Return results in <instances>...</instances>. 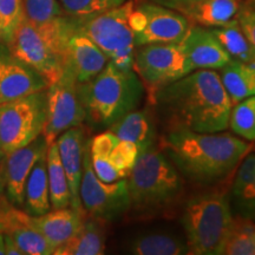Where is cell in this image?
<instances>
[{
  "label": "cell",
  "mask_w": 255,
  "mask_h": 255,
  "mask_svg": "<svg viewBox=\"0 0 255 255\" xmlns=\"http://www.w3.org/2000/svg\"><path fill=\"white\" fill-rule=\"evenodd\" d=\"M152 98L173 128L196 132H220L228 128L233 103L214 70H194Z\"/></svg>",
  "instance_id": "obj_1"
},
{
  "label": "cell",
  "mask_w": 255,
  "mask_h": 255,
  "mask_svg": "<svg viewBox=\"0 0 255 255\" xmlns=\"http://www.w3.org/2000/svg\"><path fill=\"white\" fill-rule=\"evenodd\" d=\"M163 148L178 171L189 180L213 183L238 167L250 150V144L231 133L173 128L163 138Z\"/></svg>",
  "instance_id": "obj_2"
},
{
  "label": "cell",
  "mask_w": 255,
  "mask_h": 255,
  "mask_svg": "<svg viewBox=\"0 0 255 255\" xmlns=\"http://www.w3.org/2000/svg\"><path fill=\"white\" fill-rule=\"evenodd\" d=\"M130 210L141 218H154L175 208L183 195L180 171L167 154L155 146L138 155L127 177Z\"/></svg>",
  "instance_id": "obj_3"
},
{
  "label": "cell",
  "mask_w": 255,
  "mask_h": 255,
  "mask_svg": "<svg viewBox=\"0 0 255 255\" xmlns=\"http://www.w3.org/2000/svg\"><path fill=\"white\" fill-rule=\"evenodd\" d=\"M143 92V83L133 70H121L111 62L90 81L78 83L85 120L97 128H110L136 110Z\"/></svg>",
  "instance_id": "obj_4"
},
{
  "label": "cell",
  "mask_w": 255,
  "mask_h": 255,
  "mask_svg": "<svg viewBox=\"0 0 255 255\" xmlns=\"http://www.w3.org/2000/svg\"><path fill=\"white\" fill-rule=\"evenodd\" d=\"M233 218L228 197L221 191L188 200L182 215L188 254L220 255Z\"/></svg>",
  "instance_id": "obj_5"
},
{
  "label": "cell",
  "mask_w": 255,
  "mask_h": 255,
  "mask_svg": "<svg viewBox=\"0 0 255 255\" xmlns=\"http://www.w3.org/2000/svg\"><path fill=\"white\" fill-rule=\"evenodd\" d=\"M133 1H124L116 7L87 18H77L79 27L103 51L109 62L121 70H133L135 37L128 23Z\"/></svg>",
  "instance_id": "obj_6"
},
{
  "label": "cell",
  "mask_w": 255,
  "mask_h": 255,
  "mask_svg": "<svg viewBox=\"0 0 255 255\" xmlns=\"http://www.w3.org/2000/svg\"><path fill=\"white\" fill-rule=\"evenodd\" d=\"M47 115L46 90L0 104V143L5 154L43 133Z\"/></svg>",
  "instance_id": "obj_7"
},
{
  "label": "cell",
  "mask_w": 255,
  "mask_h": 255,
  "mask_svg": "<svg viewBox=\"0 0 255 255\" xmlns=\"http://www.w3.org/2000/svg\"><path fill=\"white\" fill-rule=\"evenodd\" d=\"M79 197L87 215L102 220L103 222L120 219L130 210V194L127 177L115 182L101 181L92 168L89 143L83 158Z\"/></svg>",
  "instance_id": "obj_8"
},
{
  "label": "cell",
  "mask_w": 255,
  "mask_h": 255,
  "mask_svg": "<svg viewBox=\"0 0 255 255\" xmlns=\"http://www.w3.org/2000/svg\"><path fill=\"white\" fill-rule=\"evenodd\" d=\"M133 69L151 97L162 88L193 72L181 44H146L136 52Z\"/></svg>",
  "instance_id": "obj_9"
},
{
  "label": "cell",
  "mask_w": 255,
  "mask_h": 255,
  "mask_svg": "<svg viewBox=\"0 0 255 255\" xmlns=\"http://www.w3.org/2000/svg\"><path fill=\"white\" fill-rule=\"evenodd\" d=\"M47 115L43 135L47 144L60 133L79 127L85 121V110L79 98L78 82L69 66H65L58 81L47 87Z\"/></svg>",
  "instance_id": "obj_10"
},
{
  "label": "cell",
  "mask_w": 255,
  "mask_h": 255,
  "mask_svg": "<svg viewBox=\"0 0 255 255\" xmlns=\"http://www.w3.org/2000/svg\"><path fill=\"white\" fill-rule=\"evenodd\" d=\"M7 46L15 57L36 70L49 85L63 75L65 65L62 58L26 15L15 32L13 41Z\"/></svg>",
  "instance_id": "obj_11"
},
{
  "label": "cell",
  "mask_w": 255,
  "mask_h": 255,
  "mask_svg": "<svg viewBox=\"0 0 255 255\" xmlns=\"http://www.w3.org/2000/svg\"><path fill=\"white\" fill-rule=\"evenodd\" d=\"M63 59L78 83H85L97 76L109 59L104 52L79 27L77 18L66 15L63 40Z\"/></svg>",
  "instance_id": "obj_12"
},
{
  "label": "cell",
  "mask_w": 255,
  "mask_h": 255,
  "mask_svg": "<svg viewBox=\"0 0 255 255\" xmlns=\"http://www.w3.org/2000/svg\"><path fill=\"white\" fill-rule=\"evenodd\" d=\"M139 8L146 17L145 27L133 34L137 46L146 44H180L190 27V21L173 8L156 2H143Z\"/></svg>",
  "instance_id": "obj_13"
},
{
  "label": "cell",
  "mask_w": 255,
  "mask_h": 255,
  "mask_svg": "<svg viewBox=\"0 0 255 255\" xmlns=\"http://www.w3.org/2000/svg\"><path fill=\"white\" fill-rule=\"evenodd\" d=\"M49 84L36 70L15 57L6 44L0 43V104L34 92Z\"/></svg>",
  "instance_id": "obj_14"
},
{
  "label": "cell",
  "mask_w": 255,
  "mask_h": 255,
  "mask_svg": "<svg viewBox=\"0 0 255 255\" xmlns=\"http://www.w3.org/2000/svg\"><path fill=\"white\" fill-rule=\"evenodd\" d=\"M47 148L49 144L45 137L40 135L28 144L6 154L4 170L1 173L6 194L13 205L23 206L27 178L38 159L47 152Z\"/></svg>",
  "instance_id": "obj_15"
},
{
  "label": "cell",
  "mask_w": 255,
  "mask_h": 255,
  "mask_svg": "<svg viewBox=\"0 0 255 255\" xmlns=\"http://www.w3.org/2000/svg\"><path fill=\"white\" fill-rule=\"evenodd\" d=\"M180 44L193 70H220L232 60L209 27L190 25Z\"/></svg>",
  "instance_id": "obj_16"
},
{
  "label": "cell",
  "mask_w": 255,
  "mask_h": 255,
  "mask_svg": "<svg viewBox=\"0 0 255 255\" xmlns=\"http://www.w3.org/2000/svg\"><path fill=\"white\" fill-rule=\"evenodd\" d=\"M58 145L60 161L68 177L70 195H71V208L77 210L83 215L87 213L83 209L81 197H79V188L83 175V158L87 148L85 144L84 131L81 127H75L60 133L56 139Z\"/></svg>",
  "instance_id": "obj_17"
},
{
  "label": "cell",
  "mask_w": 255,
  "mask_h": 255,
  "mask_svg": "<svg viewBox=\"0 0 255 255\" xmlns=\"http://www.w3.org/2000/svg\"><path fill=\"white\" fill-rule=\"evenodd\" d=\"M4 232L18 245L24 255H52L55 247L27 221V213L8 205H0Z\"/></svg>",
  "instance_id": "obj_18"
},
{
  "label": "cell",
  "mask_w": 255,
  "mask_h": 255,
  "mask_svg": "<svg viewBox=\"0 0 255 255\" xmlns=\"http://www.w3.org/2000/svg\"><path fill=\"white\" fill-rule=\"evenodd\" d=\"M85 216L87 215L81 214L71 207H66L62 209H51L43 215L27 214V221L56 250L76 234Z\"/></svg>",
  "instance_id": "obj_19"
},
{
  "label": "cell",
  "mask_w": 255,
  "mask_h": 255,
  "mask_svg": "<svg viewBox=\"0 0 255 255\" xmlns=\"http://www.w3.org/2000/svg\"><path fill=\"white\" fill-rule=\"evenodd\" d=\"M241 9L239 0H197L175 11L183 14L190 23L203 27H221L238 19Z\"/></svg>",
  "instance_id": "obj_20"
},
{
  "label": "cell",
  "mask_w": 255,
  "mask_h": 255,
  "mask_svg": "<svg viewBox=\"0 0 255 255\" xmlns=\"http://www.w3.org/2000/svg\"><path fill=\"white\" fill-rule=\"evenodd\" d=\"M121 141L133 143L139 154L152 148L156 130L150 114L146 110H132L109 128Z\"/></svg>",
  "instance_id": "obj_21"
},
{
  "label": "cell",
  "mask_w": 255,
  "mask_h": 255,
  "mask_svg": "<svg viewBox=\"0 0 255 255\" xmlns=\"http://www.w3.org/2000/svg\"><path fill=\"white\" fill-rule=\"evenodd\" d=\"M102 220L85 216L73 237L55 250V255H102L105 253V233Z\"/></svg>",
  "instance_id": "obj_22"
},
{
  "label": "cell",
  "mask_w": 255,
  "mask_h": 255,
  "mask_svg": "<svg viewBox=\"0 0 255 255\" xmlns=\"http://www.w3.org/2000/svg\"><path fill=\"white\" fill-rule=\"evenodd\" d=\"M23 206L30 215H43L51 210L46 154L38 159L27 178Z\"/></svg>",
  "instance_id": "obj_23"
},
{
  "label": "cell",
  "mask_w": 255,
  "mask_h": 255,
  "mask_svg": "<svg viewBox=\"0 0 255 255\" xmlns=\"http://www.w3.org/2000/svg\"><path fill=\"white\" fill-rule=\"evenodd\" d=\"M220 70V79L233 105L255 95V71L248 63L232 59Z\"/></svg>",
  "instance_id": "obj_24"
},
{
  "label": "cell",
  "mask_w": 255,
  "mask_h": 255,
  "mask_svg": "<svg viewBox=\"0 0 255 255\" xmlns=\"http://www.w3.org/2000/svg\"><path fill=\"white\" fill-rule=\"evenodd\" d=\"M128 251L136 255L188 254L186 241L170 233H148L137 235L129 242Z\"/></svg>",
  "instance_id": "obj_25"
},
{
  "label": "cell",
  "mask_w": 255,
  "mask_h": 255,
  "mask_svg": "<svg viewBox=\"0 0 255 255\" xmlns=\"http://www.w3.org/2000/svg\"><path fill=\"white\" fill-rule=\"evenodd\" d=\"M47 178H49L51 209H62L71 206L68 177L60 161L57 142H52L46 152Z\"/></svg>",
  "instance_id": "obj_26"
},
{
  "label": "cell",
  "mask_w": 255,
  "mask_h": 255,
  "mask_svg": "<svg viewBox=\"0 0 255 255\" xmlns=\"http://www.w3.org/2000/svg\"><path fill=\"white\" fill-rule=\"evenodd\" d=\"M220 255H255V223L239 215L233 218Z\"/></svg>",
  "instance_id": "obj_27"
},
{
  "label": "cell",
  "mask_w": 255,
  "mask_h": 255,
  "mask_svg": "<svg viewBox=\"0 0 255 255\" xmlns=\"http://www.w3.org/2000/svg\"><path fill=\"white\" fill-rule=\"evenodd\" d=\"M210 31L218 38V40L225 47L233 60L242 63H250L255 60V47L252 45L246 34L244 33L238 19L225 26L212 27Z\"/></svg>",
  "instance_id": "obj_28"
},
{
  "label": "cell",
  "mask_w": 255,
  "mask_h": 255,
  "mask_svg": "<svg viewBox=\"0 0 255 255\" xmlns=\"http://www.w3.org/2000/svg\"><path fill=\"white\" fill-rule=\"evenodd\" d=\"M228 126L238 136L255 141V95L233 105Z\"/></svg>",
  "instance_id": "obj_29"
},
{
  "label": "cell",
  "mask_w": 255,
  "mask_h": 255,
  "mask_svg": "<svg viewBox=\"0 0 255 255\" xmlns=\"http://www.w3.org/2000/svg\"><path fill=\"white\" fill-rule=\"evenodd\" d=\"M25 18L23 0H0V43L9 45Z\"/></svg>",
  "instance_id": "obj_30"
},
{
  "label": "cell",
  "mask_w": 255,
  "mask_h": 255,
  "mask_svg": "<svg viewBox=\"0 0 255 255\" xmlns=\"http://www.w3.org/2000/svg\"><path fill=\"white\" fill-rule=\"evenodd\" d=\"M25 15L37 27H44L64 14L58 0H23Z\"/></svg>",
  "instance_id": "obj_31"
},
{
  "label": "cell",
  "mask_w": 255,
  "mask_h": 255,
  "mask_svg": "<svg viewBox=\"0 0 255 255\" xmlns=\"http://www.w3.org/2000/svg\"><path fill=\"white\" fill-rule=\"evenodd\" d=\"M64 13L73 18H87L123 4L126 0H58Z\"/></svg>",
  "instance_id": "obj_32"
},
{
  "label": "cell",
  "mask_w": 255,
  "mask_h": 255,
  "mask_svg": "<svg viewBox=\"0 0 255 255\" xmlns=\"http://www.w3.org/2000/svg\"><path fill=\"white\" fill-rule=\"evenodd\" d=\"M138 149L133 143L120 139V142L111 151L109 159L111 163L121 171L123 177H128L138 158Z\"/></svg>",
  "instance_id": "obj_33"
},
{
  "label": "cell",
  "mask_w": 255,
  "mask_h": 255,
  "mask_svg": "<svg viewBox=\"0 0 255 255\" xmlns=\"http://www.w3.org/2000/svg\"><path fill=\"white\" fill-rule=\"evenodd\" d=\"M120 142V138L111 130L101 132L95 136L92 141L89 143V150L91 156H101V157H109L113 149Z\"/></svg>",
  "instance_id": "obj_34"
},
{
  "label": "cell",
  "mask_w": 255,
  "mask_h": 255,
  "mask_svg": "<svg viewBox=\"0 0 255 255\" xmlns=\"http://www.w3.org/2000/svg\"><path fill=\"white\" fill-rule=\"evenodd\" d=\"M255 176V154L248 155L239 168L232 187L233 197H235L246 188Z\"/></svg>",
  "instance_id": "obj_35"
},
{
  "label": "cell",
  "mask_w": 255,
  "mask_h": 255,
  "mask_svg": "<svg viewBox=\"0 0 255 255\" xmlns=\"http://www.w3.org/2000/svg\"><path fill=\"white\" fill-rule=\"evenodd\" d=\"M91 164L94 171L103 182H115L123 177L121 171L115 165L111 163L109 157H101V156H91Z\"/></svg>",
  "instance_id": "obj_36"
},
{
  "label": "cell",
  "mask_w": 255,
  "mask_h": 255,
  "mask_svg": "<svg viewBox=\"0 0 255 255\" xmlns=\"http://www.w3.org/2000/svg\"><path fill=\"white\" fill-rule=\"evenodd\" d=\"M234 200L240 215L252 220L255 219V176Z\"/></svg>",
  "instance_id": "obj_37"
},
{
  "label": "cell",
  "mask_w": 255,
  "mask_h": 255,
  "mask_svg": "<svg viewBox=\"0 0 255 255\" xmlns=\"http://www.w3.org/2000/svg\"><path fill=\"white\" fill-rule=\"evenodd\" d=\"M238 21L248 40L255 47V9L248 6L241 7L238 14Z\"/></svg>",
  "instance_id": "obj_38"
},
{
  "label": "cell",
  "mask_w": 255,
  "mask_h": 255,
  "mask_svg": "<svg viewBox=\"0 0 255 255\" xmlns=\"http://www.w3.org/2000/svg\"><path fill=\"white\" fill-rule=\"evenodd\" d=\"M4 242H5V254L6 255H24L20 248L15 241L9 237L8 234L4 233Z\"/></svg>",
  "instance_id": "obj_39"
},
{
  "label": "cell",
  "mask_w": 255,
  "mask_h": 255,
  "mask_svg": "<svg viewBox=\"0 0 255 255\" xmlns=\"http://www.w3.org/2000/svg\"><path fill=\"white\" fill-rule=\"evenodd\" d=\"M152 2H156V4L165 6V7L177 9L181 6L190 4V2L197 1V0H151Z\"/></svg>",
  "instance_id": "obj_40"
},
{
  "label": "cell",
  "mask_w": 255,
  "mask_h": 255,
  "mask_svg": "<svg viewBox=\"0 0 255 255\" xmlns=\"http://www.w3.org/2000/svg\"><path fill=\"white\" fill-rule=\"evenodd\" d=\"M0 255H6V254H5L4 233H0Z\"/></svg>",
  "instance_id": "obj_41"
},
{
  "label": "cell",
  "mask_w": 255,
  "mask_h": 255,
  "mask_svg": "<svg viewBox=\"0 0 255 255\" xmlns=\"http://www.w3.org/2000/svg\"><path fill=\"white\" fill-rule=\"evenodd\" d=\"M5 190V183H4V177H2V173H0V195H2Z\"/></svg>",
  "instance_id": "obj_42"
},
{
  "label": "cell",
  "mask_w": 255,
  "mask_h": 255,
  "mask_svg": "<svg viewBox=\"0 0 255 255\" xmlns=\"http://www.w3.org/2000/svg\"><path fill=\"white\" fill-rule=\"evenodd\" d=\"M5 156H6V154H5L4 149H2V146H1V143H0V162H2V161H4Z\"/></svg>",
  "instance_id": "obj_43"
},
{
  "label": "cell",
  "mask_w": 255,
  "mask_h": 255,
  "mask_svg": "<svg viewBox=\"0 0 255 255\" xmlns=\"http://www.w3.org/2000/svg\"><path fill=\"white\" fill-rule=\"evenodd\" d=\"M246 6H248V7H252V8L255 9V0H247Z\"/></svg>",
  "instance_id": "obj_44"
},
{
  "label": "cell",
  "mask_w": 255,
  "mask_h": 255,
  "mask_svg": "<svg viewBox=\"0 0 255 255\" xmlns=\"http://www.w3.org/2000/svg\"><path fill=\"white\" fill-rule=\"evenodd\" d=\"M4 232V225H2V222L0 221V233Z\"/></svg>",
  "instance_id": "obj_45"
},
{
  "label": "cell",
  "mask_w": 255,
  "mask_h": 255,
  "mask_svg": "<svg viewBox=\"0 0 255 255\" xmlns=\"http://www.w3.org/2000/svg\"><path fill=\"white\" fill-rule=\"evenodd\" d=\"M0 196H1V195H0ZM0 205H1V200H0Z\"/></svg>",
  "instance_id": "obj_46"
}]
</instances>
